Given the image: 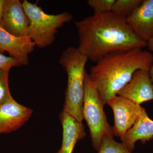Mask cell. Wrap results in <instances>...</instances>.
Returning <instances> with one entry per match:
<instances>
[{
  "label": "cell",
  "instance_id": "2",
  "mask_svg": "<svg viewBox=\"0 0 153 153\" xmlns=\"http://www.w3.org/2000/svg\"><path fill=\"white\" fill-rule=\"evenodd\" d=\"M153 65L152 53L135 48L106 55L91 67L88 74L104 105L129 82L135 71H149Z\"/></svg>",
  "mask_w": 153,
  "mask_h": 153
},
{
  "label": "cell",
  "instance_id": "16",
  "mask_svg": "<svg viewBox=\"0 0 153 153\" xmlns=\"http://www.w3.org/2000/svg\"><path fill=\"white\" fill-rule=\"evenodd\" d=\"M10 70H0V108L12 97L9 85Z\"/></svg>",
  "mask_w": 153,
  "mask_h": 153
},
{
  "label": "cell",
  "instance_id": "21",
  "mask_svg": "<svg viewBox=\"0 0 153 153\" xmlns=\"http://www.w3.org/2000/svg\"><path fill=\"white\" fill-rule=\"evenodd\" d=\"M149 73L151 79H152V81L153 83V65L149 71Z\"/></svg>",
  "mask_w": 153,
  "mask_h": 153
},
{
  "label": "cell",
  "instance_id": "14",
  "mask_svg": "<svg viewBox=\"0 0 153 153\" xmlns=\"http://www.w3.org/2000/svg\"><path fill=\"white\" fill-rule=\"evenodd\" d=\"M143 0H116L111 11L127 18L137 7L141 4Z\"/></svg>",
  "mask_w": 153,
  "mask_h": 153
},
{
  "label": "cell",
  "instance_id": "3",
  "mask_svg": "<svg viewBox=\"0 0 153 153\" xmlns=\"http://www.w3.org/2000/svg\"><path fill=\"white\" fill-rule=\"evenodd\" d=\"M88 60L86 56L73 47L64 50L59 59V64L64 68L67 75L63 111L82 122L85 67Z\"/></svg>",
  "mask_w": 153,
  "mask_h": 153
},
{
  "label": "cell",
  "instance_id": "10",
  "mask_svg": "<svg viewBox=\"0 0 153 153\" xmlns=\"http://www.w3.org/2000/svg\"><path fill=\"white\" fill-rule=\"evenodd\" d=\"M36 45L30 36L18 37L0 27V53L7 52L10 57L18 60L21 65L29 64V55Z\"/></svg>",
  "mask_w": 153,
  "mask_h": 153
},
{
  "label": "cell",
  "instance_id": "8",
  "mask_svg": "<svg viewBox=\"0 0 153 153\" xmlns=\"http://www.w3.org/2000/svg\"><path fill=\"white\" fill-rule=\"evenodd\" d=\"M117 95L139 105L153 100V83L149 71L138 70L135 71L131 80Z\"/></svg>",
  "mask_w": 153,
  "mask_h": 153
},
{
  "label": "cell",
  "instance_id": "19",
  "mask_svg": "<svg viewBox=\"0 0 153 153\" xmlns=\"http://www.w3.org/2000/svg\"><path fill=\"white\" fill-rule=\"evenodd\" d=\"M4 2L5 0H0V27H1L2 23Z\"/></svg>",
  "mask_w": 153,
  "mask_h": 153
},
{
  "label": "cell",
  "instance_id": "20",
  "mask_svg": "<svg viewBox=\"0 0 153 153\" xmlns=\"http://www.w3.org/2000/svg\"><path fill=\"white\" fill-rule=\"evenodd\" d=\"M150 52H153V36L147 42V46Z\"/></svg>",
  "mask_w": 153,
  "mask_h": 153
},
{
  "label": "cell",
  "instance_id": "11",
  "mask_svg": "<svg viewBox=\"0 0 153 153\" xmlns=\"http://www.w3.org/2000/svg\"><path fill=\"white\" fill-rule=\"evenodd\" d=\"M126 19L137 36L147 42L153 36V0H143Z\"/></svg>",
  "mask_w": 153,
  "mask_h": 153
},
{
  "label": "cell",
  "instance_id": "5",
  "mask_svg": "<svg viewBox=\"0 0 153 153\" xmlns=\"http://www.w3.org/2000/svg\"><path fill=\"white\" fill-rule=\"evenodd\" d=\"M83 119H85L90 132L93 147L98 151L103 138L114 136L113 128L107 121L103 106L95 85L85 71L84 78Z\"/></svg>",
  "mask_w": 153,
  "mask_h": 153
},
{
  "label": "cell",
  "instance_id": "18",
  "mask_svg": "<svg viewBox=\"0 0 153 153\" xmlns=\"http://www.w3.org/2000/svg\"><path fill=\"white\" fill-rule=\"evenodd\" d=\"M20 66H22L21 63L15 58L10 56H6L0 53V70L5 69L10 70L13 67H18Z\"/></svg>",
  "mask_w": 153,
  "mask_h": 153
},
{
  "label": "cell",
  "instance_id": "9",
  "mask_svg": "<svg viewBox=\"0 0 153 153\" xmlns=\"http://www.w3.org/2000/svg\"><path fill=\"white\" fill-rule=\"evenodd\" d=\"M33 110L18 103L13 97L0 108V134L19 129L32 116Z\"/></svg>",
  "mask_w": 153,
  "mask_h": 153
},
{
  "label": "cell",
  "instance_id": "12",
  "mask_svg": "<svg viewBox=\"0 0 153 153\" xmlns=\"http://www.w3.org/2000/svg\"><path fill=\"white\" fill-rule=\"evenodd\" d=\"M60 120L63 128V139L61 147L56 153H72L76 143L86 136L85 127L82 122L63 111L60 113Z\"/></svg>",
  "mask_w": 153,
  "mask_h": 153
},
{
  "label": "cell",
  "instance_id": "4",
  "mask_svg": "<svg viewBox=\"0 0 153 153\" xmlns=\"http://www.w3.org/2000/svg\"><path fill=\"white\" fill-rule=\"evenodd\" d=\"M22 5L30 19L29 36L40 49L52 45L58 29L73 20V16L68 12L50 15L46 13L37 4L27 0H24Z\"/></svg>",
  "mask_w": 153,
  "mask_h": 153
},
{
  "label": "cell",
  "instance_id": "6",
  "mask_svg": "<svg viewBox=\"0 0 153 153\" xmlns=\"http://www.w3.org/2000/svg\"><path fill=\"white\" fill-rule=\"evenodd\" d=\"M107 104L114 114V135L119 137L122 141L126 133L146 110L140 105L118 95L113 97Z\"/></svg>",
  "mask_w": 153,
  "mask_h": 153
},
{
  "label": "cell",
  "instance_id": "15",
  "mask_svg": "<svg viewBox=\"0 0 153 153\" xmlns=\"http://www.w3.org/2000/svg\"><path fill=\"white\" fill-rule=\"evenodd\" d=\"M98 153H133L122 143L115 140L113 137H106L103 138Z\"/></svg>",
  "mask_w": 153,
  "mask_h": 153
},
{
  "label": "cell",
  "instance_id": "1",
  "mask_svg": "<svg viewBox=\"0 0 153 153\" xmlns=\"http://www.w3.org/2000/svg\"><path fill=\"white\" fill-rule=\"evenodd\" d=\"M74 25L79 38L77 49L95 63L113 52L147 46V42L134 33L126 18L112 11L94 13Z\"/></svg>",
  "mask_w": 153,
  "mask_h": 153
},
{
  "label": "cell",
  "instance_id": "13",
  "mask_svg": "<svg viewBox=\"0 0 153 153\" xmlns=\"http://www.w3.org/2000/svg\"><path fill=\"white\" fill-rule=\"evenodd\" d=\"M153 138V120L145 111L127 131L122 143L129 150L132 152L137 141L144 144Z\"/></svg>",
  "mask_w": 153,
  "mask_h": 153
},
{
  "label": "cell",
  "instance_id": "7",
  "mask_svg": "<svg viewBox=\"0 0 153 153\" xmlns=\"http://www.w3.org/2000/svg\"><path fill=\"white\" fill-rule=\"evenodd\" d=\"M30 21L19 0H5L1 27L18 37L29 36Z\"/></svg>",
  "mask_w": 153,
  "mask_h": 153
},
{
  "label": "cell",
  "instance_id": "17",
  "mask_svg": "<svg viewBox=\"0 0 153 153\" xmlns=\"http://www.w3.org/2000/svg\"><path fill=\"white\" fill-rule=\"evenodd\" d=\"M116 0H88V4L94 13H101L111 11Z\"/></svg>",
  "mask_w": 153,
  "mask_h": 153
}]
</instances>
